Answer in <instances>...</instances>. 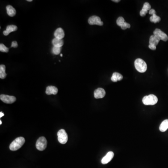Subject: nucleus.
<instances>
[{"instance_id":"nucleus-7","label":"nucleus","mask_w":168,"mask_h":168,"mask_svg":"<svg viewBox=\"0 0 168 168\" xmlns=\"http://www.w3.org/2000/svg\"><path fill=\"white\" fill-rule=\"evenodd\" d=\"M88 22L90 25H97L102 26L103 22H102L100 17L93 16L90 17L88 20Z\"/></svg>"},{"instance_id":"nucleus-1","label":"nucleus","mask_w":168,"mask_h":168,"mask_svg":"<svg viewBox=\"0 0 168 168\" xmlns=\"http://www.w3.org/2000/svg\"><path fill=\"white\" fill-rule=\"evenodd\" d=\"M25 140L23 137H19L12 142L9 146V148L12 151H16L22 147L25 143Z\"/></svg>"},{"instance_id":"nucleus-2","label":"nucleus","mask_w":168,"mask_h":168,"mask_svg":"<svg viewBox=\"0 0 168 168\" xmlns=\"http://www.w3.org/2000/svg\"><path fill=\"white\" fill-rule=\"evenodd\" d=\"M135 67L138 72L143 73L147 69V65L143 60L140 59H136L135 61Z\"/></svg>"},{"instance_id":"nucleus-28","label":"nucleus","mask_w":168,"mask_h":168,"mask_svg":"<svg viewBox=\"0 0 168 168\" xmlns=\"http://www.w3.org/2000/svg\"><path fill=\"white\" fill-rule=\"evenodd\" d=\"M4 113H2V112H1V113H0V117H2V116H4Z\"/></svg>"},{"instance_id":"nucleus-26","label":"nucleus","mask_w":168,"mask_h":168,"mask_svg":"<svg viewBox=\"0 0 168 168\" xmlns=\"http://www.w3.org/2000/svg\"><path fill=\"white\" fill-rule=\"evenodd\" d=\"M18 46L17 42V41H13L12 42L11 47L17 48Z\"/></svg>"},{"instance_id":"nucleus-22","label":"nucleus","mask_w":168,"mask_h":168,"mask_svg":"<svg viewBox=\"0 0 168 168\" xmlns=\"http://www.w3.org/2000/svg\"><path fill=\"white\" fill-rule=\"evenodd\" d=\"M61 48L56 47L53 46L52 48L51 52L53 54L59 55L61 52Z\"/></svg>"},{"instance_id":"nucleus-25","label":"nucleus","mask_w":168,"mask_h":168,"mask_svg":"<svg viewBox=\"0 0 168 168\" xmlns=\"http://www.w3.org/2000/svg\"><path fill=\"white\" fill-rule=\"evenodd\" d=\"M121 27L122 30H125L127 28H130V25L127 22H125L121 26Z\"/></svg>"},{"instance_id":"nucleus-16","label":"nucleus","mask_w":168,"mask_h":168,"mask_svg":"<svg viewBox=\"0 0 168 168\" xmlns=\"http://www.w3.org/2000/svg\"><path fill=\"white\" fill-rule=\"evenodd\" d=\"M6 10H7V14L9 17H14L16 14V10L11 5H8L6 7Z\"/></svg>"},{"instance_id":"nucleus-12","label":"nucleus","mask_w":168,"mask_h":168,"mask_svg":"<svg viewBox=\"0 0 168 168\" xmlns=\"http://www.w3.org/2000/svg\"><path fill=\"white\" fill-rule=\"evenodd\" d=\"M151 9V6L148 2H145L143 4L142 10H140V14L141 17H145L146 14L148 13V10Z\"/></svg>"},{"instance_id":"nucleus-9","label":"nucleus","mask_w":168,"mask_h":168,"mask_svg":"<svg viewBox=\"0 0 168 168\" xmlns=\"http://www.w3.org/2000/svg\"><path fill=\"white\" fill-rule=\"evenodd\" d=\"M149 14L152 15V16L150 17V21L151 22L157 23L161 21L160 17L156 14V11L154 9H151V10H149Z\"/></svg>"},{"instance_id":"nucleus-29","label":"nucleus","mask_w":168,"mask_h":168,"mask_svg":"<svg viewBox=\"0 0 168 168\" xmlns=\"http://www.w3.org/2000/svg\"><path fill=\"white\" fill-rule=\"evenodd\" d=\"M112 1H114V2H118L120 1L119 0H113Z\"/></svg>"},{"instance_id":"nucleus-8","label":"nucleus","mask_w":168,"mask_h":168,"mask_svg":"<svg viewBox=\"0 0 168 168\" xmlns=\"http://www.w3.org/2000/svg\"><path fill=\"white\" fill-rule=\"evenodd\" d=\"M153 33H154V35L157 36L160 40L164 41H167L168 40V35L160 29H156L154 30Z\"/></svg>"},{"instance_id":"nucleus-30","label":"nucleus","mask_w":168,"mask_h":168,"mask_svg":"<svg viewBox=\"0 0 168 168\" xmlns=\"http://www.w3.org/2000/svg\"><path fill=\"white\" fill-rule=\"evenodd\" d=\"M27 1H29V2H31V1H32V0H27Z\"/></svg>"},{"instance_id":"nucleus-21","label":"nucleus","mask_w":168,"mask_h":168,"mask_svg":"<svg viewBox=\"0 0 168 168\" xmlns=\"http://www.w3.org/2000/svg\"><path fill=\"white\" fill-rule=\"evenodd\" d=\"M6 67L5 65L4 64H1L0 65V78L1 79H4L7 74L5 72Z\"/></svg>"},{"instance_id":"nucleus-5","label":"nucleus","mask_w":168,"mask_h":168,"mask_svg":"<svg viewBox=\"0 0 168 168\" xmlns=\"http://www.w3.org/2000/svg\"><path fill=\"white\" fill-rule=\"evenodd\" d=\"M58 140L60 143L64 144L67 142V134L64 130L61 129L59 130L58 132Z\"/></svg>"},{"instance_id":"nucleus-17","label":"nucleus","mask_w":168,"mask_h":168,"mask_svg":"<svg viewBox=\"0 0 168 168\" xmlns=\"http://www.w3.org/2000/svg\"><path fill=\"white\" fill-rule=\"evenodd\" d=\"M52 43L54 47L61 48L64 44V41L63 39H60L55 38L52 40Z\"/></svg>"},{"instance_id":"nucleus-13","label":"nucleus","mask_w":168,"mask_h":168,"mask_svg":"<svg viewBox=\"0 0 168 168\" xmlns=\"http://www.w3.org/2000/svg\"><path fill=\"white\" fill-rule=\"evenodd\" d=\"M58 93V89L54 86H49L47 87L46 93L47 95H56Z\"/></svg>"},{"instance_id":"nucleus-27","label":"nucleus","mask_w":168,"mask_h":168,"mask_svg":"<svg viewBox=\"0 0 168 168\" xmlns=\"http://www.w3.org/2000/svg\"><path fill=\"white\" fill-rule=\"evenodd\" d=\"M148 47H149V49H151L152 50H156V46L152 45V44H149Z\"/></svg>"},{"instance_id":"nucleus-18","label":"nucleus","mask_w":168,"mask_h":168,"mask_svg":"<svg viewBox=\"0 0 168 168\" xmlns=\"http://www.w3.org/2000/svg\"><path fill=\"white\" fill-rule=\"evenodd\" d=\"M160 40V39L157 36L154 35H151L150 38H149V44L154 45L156 46L159 43Z\"/></svg>"},{"instance_id":"nucleus-23","label":"nucleus","mask_w":168,"mask_h":168,"mask_svg":"<svg viewBox=\"0 0 168 168\" xmlns=\"http://www.w3.org/2000/svg\"><path fill=\"white\" fill-rule=\"evenodd\" d=\"M125 22V20H124V18L123 17H118V18L117 19V21H116L117 25L120 27Z\"/></svg>"},{"instance_id":"nucleus-10","label":"nucleus","mask_w":168,"mask_h":168,"mask_svg":"<svg viewBox=\"0 0 168 168\" xmlns=\"http://www.w3.org/2000/svg\"><path fill=\"white\" fill-rule=\"evenodd\" d=\"M106 95V92L104 89L98 88L94 92V98H103Z\"/></svg>"},{"instance_id":"nucleus-6","label":"nucleus","mask_w":168,"mask_h":168,"mask_svg":"<svg viewBox=\"0 0 168 168\" xmlns=\"http://www.w3.org/2000/svg\"><path fill=\"white\" fill-rule=\"evenodd\" d=\"M0 99L4 103L6 104H12L17 100L16 98L13 96H9L5 94H1L0 95Z\"/></svg>"},{"instance_id":"nucleus-3","label":"nucleus","mask_w":168,"mask_h":168,"mask_svg":"<svg viewBox=\"0 0 168 168\" xmlns=\"http://www.w3.org/2000/svg\"><path fill=\"white\" fill-rule=\"evenodd\" d=\"M158 98L157 97L153 94L144 97L143 99V102L145 105H154L157 103Z\"/></svg>"},{"instance_id":"nucleus-24","label":"nucleus","mask_w":168,"mask_h":168,"mask_svg":"<svg viewBox=\"0 0 168 168\" xmlns=\"http://www.w3.org/2000/svg\"><path fill=\"white\" fill-rule=\"evenodd\" d=\"M9 48L4 46L3 43L0 44V51L2 52H8L9 51Z\"/></svg>"},{"instance_id":"nucleus-11","label":"nucleus","mask_w":168,"mask_h":168,"mask_svg":"<svg viewBox=\"0 0 168 168\" xmlns=\"http://www.w3.org/2000/svg\"><path fill=\"white\" fill-rule=\"evenodd\" d=\"M114 156V153L113 152L109 151L107 153L106 156L102 158L101 160L102 164H108L109 162L112 160Z\"/></svg>"},{"instance_id":"nucleus-4","label":"nucleus","mask_w":168,"mask_h":168,"mask_svg":"<svg viewBox=\"0 0 168 168\" xmlns=\"http://www.w3.org/2000/svg\"><path fill=\"white\" fill-rule=\"evenodd\" d=\"M47 141L46 139L43 136L38 139L36 143V148L39 151H43L46 148Z\"/></svg>"},{"instance_id":"nucleus-14","label":"nucleus","mask_w":168,"mask_h":168,"mask_svg":"<svg viewBox=\"0 0 168 168\" xmlns=\"http://www.w3.org/2000/svg\"><path fill=\"white\" fill-rule=\"evenodd\" d=\"M55 38L62 39L64 37V30L61 28H59L56 30L54 34Z\"/></svg>"},{"instance_id":"nucleus-19","label":"nucleus","mask_w":168,"mask_h":168,"mask_svg":"<svg viewBox=\"0 0 168 168\" xmlns=\"http://www.w3.org/2000/svg\"><path fill=\"white\" fill-rule=\"evenodd\" d=\"M123 76L122 74L118 72H114L111 77V80L113 82H117L118 81H120L122 80Z\"/></svg>"},{"instance_id":"nucleus-15","label":"nucleus","mask_w":168,"mask_h":168,"mask_svg":"<svg viewBox=\"0 0 168 168\" xmlns=\"http://www.w3.org/2000/svg\"><path fill=\"white\" fill-rule=\"evenodd\" d=\"M17 30V26L14 25H10L7 27L6 30L4 31L3 33L4 35L6 36V35H8L11 32L16 31Z\"/></svg>"},{"instance_id":"nucleus-32","label":"nucleus","mask_w":168,"mask_h":168,"mask_svg":"<svg viewBox=\"0 0 168 168\" xmlns=\"http://www.w3.org/2000/svg\"><path fill=\"white\" fill-rule=\"evenodd\" d=\"M60 56H63V54H60Z\"/></svg>"},{"instance_id":"nucleus-31","label":"nucleus","mask_w":168,"mask_h":168,"mask_svg":"<svg viewBox=\"0 0 168 168\" xmlns=\"http://www.w3.org/2000/svg\"><path fill=\"white\" fill-rule=\"evenodd\" d=\"M1 124H2V122H1V121H0V124L1 125Z\"/></svg>"},{"instance_id":"nucleus-20","label":"nucleus","mask_w":168,"mask_h":168,"mask_svg":"<svg viewBox=\"0 0 168 168\" xmlns=\"http://www.w3.org/2000/svg\"><path fill=\"white\" fill-rule=\"evenodd\" d=\"M168 129V119L163 121L160 126L159 130L162 132L166 131Z\"/></svg>"}]
</instances>
